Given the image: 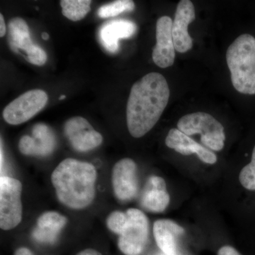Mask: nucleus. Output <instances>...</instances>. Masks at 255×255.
<instances>
[{
  "label": "nucleus",
  "mask_w": 255,
  "mask_h": 255,
  "mask_svg": "<svg viewBox=\"0 0 255 255\" xmlns=\"http://www.w3.org/2000/svg\"><path fill=\"white\" fill-rule=\"evenodd\" d=\"M169 95L168 83L158 73H148L132 85L127 107V127L132 137H141L155 127Z\"/></svg>",
  "instance_id": "obj_1"
},
{
  "label": "nucleus",
  "mask_w": 255,
  "mask_h": 255,
  "mask_svg": "<svg viewBox=\"0 0 255 255\" xmlns=\"http://www.w3.org/2000/svg\"><path fill=\"white\" fill-rule=\"evenodd\" d=\"M97 172L90 162L64 159L53 170L51 182L58 200L70 209L81 210L95 198Z\"/></svg>",
  "instance_id": "obj_2"
},
{
  "label": "nucleus",
  "mask_w": 255,
  "mask_h": 255,
  "mask_svg": "<svg viewBox=\"0 0 255 255\" xmlns=\"http://www.w3.org/2000/svg\"><path fill=\"white\" fill-rule=\"evenodd\" d=\"M226 61L233 87L244 95H255V38L245 33L228 47Z\"/></svg>",
  "instance_id": "obj_3"
},
{
  "label": "nucleus",
  "mask_w": 255,
  "mask_h": 255,
  "mask_svg": "<svg viewBox=\"0 0 255 255\" xmlns=\"http://www.w3.org/2000/svg\"><path fill=\"white\" fill-rule=\"evenodd\" d=\"M177 128L186 135H201V142L210 150L221 151L225 145L224 127L212 116L204 112H195L184 116Z\"/></svg>",
  "instance_id": "obj_4"
},
{
  "label": "nucleus",
  "mask_w": 255,
  "mask_h": 255,
  "mask_svg": "<svg viewBox=\"0 0 255 255\" xmlns=\"http://www.w3.org/2000/svg\"><path fill=\"white\" fill-rule=\"evenodd\" d=\"M22 184L9 177L0 178V228L9 231L16 228L22 219L21 196Z\"/></svg>",
  "instance_id": "obj_5"
},
{
  "label": "nucleus",
  "mask_w": 255,
  "mask_h": 255,
  "mask_svg": "<svg viewBox=\"0 0 255 255\" xmlns=\"http://www.w3.org/2000/svg\"><path fill=\"white\" fill-rule=\"evenodd\" d=\"M127 214V224L119 235V248L124 255H139L145 249L148 240V219L139 209H129Z\"/></svg>",
  "instance_id": "obj_6"
},
{
  "label": "nucleus",
  "mask_w": 255,
  "mask_h": 255,
  "mask_svg": "<svg viewBox=\"0 0 255 255\" xmlns=\"http://www.w3.org/2000/svg\"><path fill=\"white\" fill-rule=\"evenodd\" d=\"M48 100V95L43 90H32L25 92L5 107L3 118L11 125L25 123L46 107Z\"/></svg>",
  "instance_id": "obj_7"
},
{
  "label": "nucleus",
  "mask_w": 255,
  "mask_h": 255,
  "mask_svg": "<svg viewBox=\"0 0 255 255\" xmlns=\"http://www.w3.org/2000/svg\"><path fill=\"white\" fill-rule=\"evenodd\" d=\"M64 132L72 147L78 152H87L99 147L103 137L83 117L68 119L64 127Z\"/></svg>",
  "instance_id": "obj_8"
},
{
  "label": "nucleus",
  "mask_w": 255,
  "mask_h": 255,
  "mask_svg": "<svg viewBox=\"0 0 255 255\" xmlns=\"http://www.w3.org/2000/svg\"><path fill=\"white\" fill-rule=\"evenodd\" d=\"M112 182L114 194L119 200L130 201L138 191L137 165L130 158H124L114 164Z\"/></svg>",
  "instance_id": "obj_9"
},
{
  "label": "nucleus",
  "mask_w": 255,
  "mask_h": 255,
  "mask_svg": "<svg viewBox=\"0 0 255 255\" xmlns=\"http://www.w3.org/2000/svg\"><path fill=\"white\" fill-rule=\"evenodd\" d=\"M172 18L163 16L156 24V45L152 51V60L161 68L172 66L175 59Z\"/></svg>",
  "instance_id": "obj_10"
},
{
  "label": "nucleus",
  "mask_w": 255,
  "mask_h": 255,
  "mask_svg": "<svg viewBox=\"0 0 255 255\" xmlns=\"http://www.w3.org/2000/svg\"><path fill=\"white\" fill-rule=\"evenodd\" d=\"M195 18V8L193 3L189 0L179 1L172 24L174 48L179 53H186L192 48V38L188 32V26Z\"/></svg>",
  "instance_id": "obj_11"
},
{
  "label": "nucleus",
  "mask_w": 255,
  "mask_h": 255,
  "mask_svg": "<svg viewBox=\"0 0 255 255\" xmlns=\"http://www.w3.org/2000/svg\"><path fill=\"white\" fill-rule=\"evenodd\" d=\"M33 136L26 135L18 142L20 152L25 155L46 156L54 150L55 135L49 127L38 124L33 127Z\"/></svg>",
  "instance_id": "obj_12"
},
{
  "label": "nucleus",
  "mask_w": 255,
  "mask_h": 255,
  "mask_svg": "<svg viewBox=\"0 0 255 255\" xmlns=\"http://www.w3.org/2000/svg\"><path fill=\"white\" fill-rule=\"evenodd\" d=\"M165 144L169 148L173 149L183 155L196 154L204 163L214 164L217 162L216 154L198 143L178 128H172L169 130L166 137Z\"/></svg>",
  "instance_id": "obj_13"
},
{
  "label": "nucleus",
  "mask_w": 255,
  "mask_h": 255,
  "mask_svg": "<svg viewBox=\"0 0 255 255\" xmlns=\"http://www.w3.org/2000/svg\"><path fill=\"white\" fill-rule=\"evenodd\" d=\"M67 222V218L56 211L43 213L37 220L32 237L38 243L54 244Z\"/></svg>",
  "instance_id": "obj_14"
},
{
  "label": "nucleus",
  "mask_w": 255,
  "mask_h": 255,
  "mask_svg": "<svg viewBox=\"0 0 255 255\" xmlns=\"http://www.w3.org/2000/svg\"><path fill=\"white\" fill-rule=\"evenodd\" d=\"M136 31V24L131 21L112 20L101 27L99 35L101 43L106 50L110 53H116L119 50V39L130 38Z\"/></svg>",
  "instance_id": "obj_15"
},
{
  "label": "nucleus",
  "mask_w": 255,
  "mask_h": 255,
  "mask_svg": "<svg viewBox=\"0 0 255 255\" xmlns=\"http://www.w3.org/2000/svg\"><path fill=\"white\" fill-rule=\"evenodd\" d=\"M170 201L166 191V183L163 178L152 176L149 178L141 197V205L144 209L153 213L163 212Z\"/></svg>",
  "instance_id": "obj_16"
},
{
  "label": "nucleus",
  "mask_w": 255,
  "mask_h": 255,
  "mask_svg": "<svg viewBox=\"0 0 255 255\" xmlns=\"http://www.w3.org/2000/svg\"><path fill=\"white\" fill-rule=\"evenodd\" d=\"M184 233V228L171 220H157L154 223V238L164 254H176L177 238Z\"/></svg>",
  "instance_id": "obj_17"
},
{
  "label": "nucleus",
  "mask_w": 255,
  "mask_h": 255,
  "mask_svg": "<svg viewBox=\"0 0 255 255\" xmlns=\"http://www.w3.org/2000/svg\"><path fill=\"white\" fill-rule=\"evenodd\" d=\"M90 0H61L63 16L73 21L82 19L91 10Z\"/></svg>",
  "instance_id": "obj_18"
},
{
  "label": "nucleus",
  "mask_w": 255,
  "mask_h": 255,
  "mask_svg": "<svg viewBox=\"0 0 255 255\" xmlns=\"http://www.w3.org/2000/svg\"><path fill=\"white\" fill-rule=\"evenodd\" d=\"M28 36H30L29 28L23 18H14L9 21L8 41L13 51L16 52L20 42Z\"/></svg>",
  "instance_id": "obj_19"
},
{
  "label": "nucleus",
  "mask_w": 255,
  "mask_h": 255,
  "mask_svg": "<svg viewBox=\"0 0 255 255\" xmlns=\"http://www.w3.org/2000/svg\"><path fill=\"white\" fill-rule=\"evenodd\" d=\"M135 9V4L130 0H118L103 5L97 11L99 17L102 18L114 17L125 11H132Z\"/></svg>",
  "instance_id": "obj_20"
},
{
  "label": "nucleus",
  "mask_w": 255,
  "mask_h": 255,
  "mask_svg": "<svg viewBox=\"0 0 255 255\" xmlns=\"http://www.w3.org/2000/svg\"><path fill=\"white\" fill-rule=\"evenodd\" d=\"M239 180L242 186L246 189L255 191V145L252 155L251 162L242 169Z\"/></svg>",
  "instance_id": "obj_21"
},
{
  "label": "nucleus",
  "mask_w": 255,
  "mask_h": 255,
  "mask_svg": "<svg viewBox=\"0 0 255 255\" xmlns=\"http://www.w3.org/2000/svg\"><path fill=\"white\" fill-rule=\"evenodd\" d=\"M128 216L127 212L115 211L111 213L107 219V226L112 232L120 235L126 224H127Z\"/></svg>",
  "instance_id": "obj_22"
},
{
  "label": "nucleus",
  "mask_w": 255,
  "mask_h": 255,
  "mask_svg": "<svg viewBox=\"0 0 255 255\" xmlns=\"http://www.w3.org/2000/svg\"><path fill=\"white\" fill-rule=\"evenodd\" d=\"M24 58L29 63L42 66L46 63L48 57L44 50L42 49L41 47L34 44L25 55Z\"/></svg>",
  "instance_id": "obj_23"
},
{
  "label": "nucleus",
  "mask_w": 255,
  "mask_h": 255,
  "mask_svg": "<svg viewBox=\"0 0 255 255\" xmlns=\"http://www.w3.org/2000/svg\"><path fill=\"white\" fill-rule=\"evenodd\" d=\"M218 255H241L236 249L231 246H224L219 250Z\"/></svg>",
  "instance_id": "obj_24"
},
{
  "label": "nucleus",
  "mask_w": 255,
  "mask_h": 255,
  "mask_svg": "<svg viewBox=\"0 0 255 255\" xmlns=\"http://www.w3.org/2000/svg\"><path fill=\"white\" fill-rule=\"evenodd\" d=\"M6 32V24H5L4 17L2 14H0V36H5Z\"/></svg>",
  "instance_id": "obj_25"
},
{
  "label": "nucleus",
  "mask_w": 255,
  "mask_h": 255,
  "mask_svg": "<svg viewBox=\"0 0 255 255\" xmlns=\"http://www.w3.org/2000/svg\"><path fill=\"white\" fill-rule=\"evenodd\" d=\"M14 255H34L29 249L26 248H21L14 253Z\"/></svg>",
  "instance_id": "obj_26"
},
{
  "label": "nucleus",
  "mask_w": 255,
  "mask_h": 255,
  "mask_svg": "<svg viewBox=\"0 0 255 255\" xmlns=\"http://www.w3.org/2000/svg\"><path fill=\"white\" fill-rule=\"evenodd\" d=\"M77 255H102L100 252L95 251L94 249H86L85 251L80 252Z\"/></svg>",
  "instance_id": "obj_27"
},
{
  "label": "nucleus",
  "mask_w": 255,
  "mask_h": 255,
  "mask_svg": "<svg viewBox=\"0 0 255 255\" xmlns=\"http://www.w3.org/2000/svg\"><path fill=\"white\" fill-rule=\"evenodd\" d=\"M42 38L45 40V41H47V40H48V38H49V35H48V33H46V32H43V33H42Z\"/></svg>",
  "instance_id": "obj_28"
},
{
  "label": "nucleus",
  "mask_w": 255,
  "mask_h": 255,
  "mask_svg": "<svg viewBox=\"0 0 255 255\" xmlns=\"http://www.w3.org/2000/svg\"><path fill=\"white\" fill-rule=\"evenodd\" d=\"M66 98V96L65 95H62L61 97H60L59 100H63L64 99Z\"/></svg>",
  "instance_id": "obj_29"
},
{
  "label": "nucleus",
  "mask_w": 255,
  "mask_h": 255,
  "mask_svg": "<svg viewBox=\"0 0 255 255\" xmlns=\"http://www.w3.org/2000/svg\"><path fill=\"white\" fill-rule=\"evenodd\" d=\"M176 255V254L167 255V254H164V253H162V254H160V255Z\"/></svg>",
  "instance_id": "obj_30"
}]
</instances>
